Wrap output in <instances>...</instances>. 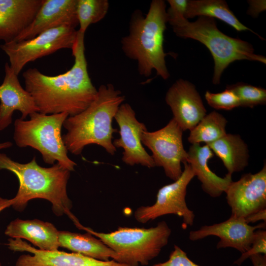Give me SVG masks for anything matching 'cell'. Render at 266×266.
Instances as JSON below:
<instances>
[{
  "label": "cell",
  "instance_id": "2e32d148",
  "mask_svg": "<svg viewBox=\"0 0 266 266\" xmlns=\"http://www.w3.org/2000/svg\"><path fill=\"white\" fill-rule=\"evenodd\" d=\"M77 0H43L31 24L13 40L31 39L48 30L63 26L78 25Z\"/></svg>",
  "mask_w": 266,
  "mask_h": 266
},
{
  "label": "cell",
  "instance_id": "4316f807",
  "mask_svg": "<svg viewBox=\"0 0 266 266\" xmlns=\"http://www.w3.org/2000/svg\"><path fill=\"white\" fill-rule=\"evenodd\" d=\"M204 97L207 103L217 110H231L240 106L237 97L233 91L227 88L218 93L207 91Z\"/></svg>",
  "mask_w": 266,
  "mask_h": 266
},
{
  "label": "cell",
  "instance_id": "d6986e66",
  "mask_svg": "<svg viewBox=\"0 0 266 266\" xmlns=\"http://www.w3.org/2000/svg\"><path fill=\"white\" fill-rule=\"evenodd\" d=\"M187 153V162L201 183L203 191L212 198L219 197L225 192L233 181L232 175L227 173L221 177L210 169L208 162L214 153L209 147L207 144H192Z\"/></svg>",
  "mask_w": 266,
  "mask_h": 266
},
{
  "label": "cell",
  "instance_id": "7402d4cb",
  "mask_svg": "<svg viewBox=\"0 0 266 266\" xmlns=\"http://www.w3.org/2000/svg\"><path fill=\"white\" fill-rule=\"evenodd\" d=\"M207 145L222 160L228 174L241 171L248 165V146L238 134L227 133Z\"/></svg>",
  "mask_w": 266,
  "mask_h": 266
},
{
  "label": "cell",
  "instance_id": "603a6c76",
  "mask_svg": "<svg viewBox=\"0 0 266 266\" xmlns=\"http://www.w3.org/2000/svg\"><path fill=\"white\" fill-rule=\"evenodd\" d=\"M196 16H205L218 19L238 32L250 31L260 39H265L244 25L234 15L224 0H188L184 17L187 20Z\"/></svg>",
  "mask_w": 266,
  "mask_h": 266
},
{
  "label": "cell",
  "instance_id": "5b68a950",
  "mask_svg": "<svg viewBox=\"0 0 266 266\" xmlns=\"http://www.w3.org/2000/svg\"><path fill=\"white\" fill-rule=\"evenodd\" d=\"M173 31L178 37L191 38L205 46L214 62L212 83H220L224 70L232 63L246 60L266 64V58L254 52L249 42L229 36L218 28L215 19L200 16L194 22H189L184 16L168 20Z\"/></svg>",
  "mask_w": 266,
  "mask_h": 266
},
{
  "label": "cell",
  "instance_id": "5bb4252c",
  "mask_svg": "<svg viewBox=\"0 0 266 266\" xmlns=\"http://www.w3.org/2000/svg\"><path fill=\"white\" fill-rule=\"evenodd\" d=\"M165 100L173 118L183 131H191L207 114L202 100L195 86L179 79L168 89Z\"/></svg>",
  "mask_w": 266,
  "mask_h": 266
},
{
  "label": "cell",
  "instance_id": "7c38bea8",
  "mask_svg": "<svg viewBox=\"0 0 266 266\" xmlns=\"http://www.w3.org/2000/svg\"><path fill=\"white\" fill-rule=\"evenodd\" d=\"M231 215L245 219L266 208V165L259 172L246 173L230 184L226 192Z\"/></svg>",
  "mask_w": 266,
  "mask_h": 266
},
{
  "label": "cell",
  "instance_id": "52a82bcc",
  "mask_svg": "<svg viewBox=\"0 0 266 266\" xmlns=\"http://www.w3.org/2000/svg\"><path fill=\"white\" fill-rule=\"evenodd\" d=\"M29 116V120L19 118L15 121L13 138L16 144L37 150L45 163L54 165L57 162L63 168L73 171L77 164L68 157L61 134L62 127L68 114L34 112Z\"/></svg>",
  "mask_w": 266,
  "mask_h": 266
},
{
  "label": "cell",
  "instance_id": "836d02e7",
  "mask_svg": "<svg viewBox=\"0 0 266 266\" xmlns=\"http://www.w3.org/2000/svg\"><path fill=\"white\" fill-rule=\"evenodd\" d=\"M13 202V198L7 199L0 197V213L6 208L12 206Z\"/></svg>",
  "mask_w": 266,
  "mask_h": 266
},
{
  "label": "cell",
  "instance_id": "9a60e30c",
  "mask_svg": "<svg viewBox=\"0 0 266 266\" xmlns=\"http://www.w3.org/2000/svg\"><path fill=\"white\" fill-rule=\"evenodd\" d=\"M266 228V222L251 226L244 219L231 215L227 220L210 225H204L196 231L189 233V238L191 241L202 239L209 236H215L220 238L217 249L232 248L241 254L250 247L254 232Z\"/></svg>",
  "mask_w": 266,
  "mask_h": 266
},
{
  "label": "cell",
  "instance_id": "3957f363",
  "mask_svg": "<svg viewBox=\"0 0 266 266\" xmlns=\"http://www.w3.org/2000/svg\"><path fill=\"white\" fill-rule=\"evenodd\" d=\"M0 169L11 171L19 181V189L11 206L15 210L21 212L29 201L42 199L51 202L56 216L66 214L73 221L77 219L70 212L72 204L67 194L69 170L58 163L49 167L40 166L35 157L28 163L21 164L2 153H0Z\"/></svg>",
  "mask_w": 266,
  "mask_h": 266
},
{
  "label": "cell",
  "instance_id": "30bf717a",
  "mask_svg": "<svg viewBox=\"0 0 266 266\" xmlns=\"http://www.w3.org/2000/svg\"><path fill=\"white\" fill-rule=\"evenodd\" d=\"M183 132L172 118L163 128L151 132L144 131L141 136L142 144L152 152L155 166L162 167L166 175L173 181L181 176V163L187 162L188 159L183 144Z\"/></svg>",
  "mask_w": 266,
  "mask_h": 266
},
{
  "label": "cell",
  "instance_id": "7a4b0ae2",
  "mask_svg": "<svg viewBox=\"0 0 266 266\" xmlns=\"http://www.w3.org/2000/svg\"><path fill=\"white\" fill-rule=\"evenodd\" d=\"M125 100L120 91L111 84L101 85L96 97L84 110L68 116L63 127L67 132L62 136L64 143L71 154H80L85 146L96 144L114 155L116 148L113 144V119Z\"/></svg>",
  "mask_w": 266,
  "mask_h": 266
},
{
  "label": "cell",
  "instance_id": "83f0119b",
  "mask_svg": "<svg viewBox=\"0 0 266 266\" xmlns=\"http://www.w3.org/2000/svg\"><path fill=\"white\" fill-rule=\"evenodd\" d=\"M260 254L266 255V231L262 229L254 232L250 247L245 252L241 254V256L233 264L240 266L251 256Z\"/></svg>",
  "mask_w": 266,
  "mask_h": 266
},
{
  "label": "cell",
  "instance_id": "d6a6232c",
  "mask_svg": "<svg viewBox=\"0 0 266 266\" xmlns=\"http://www.w3.org/2000/svg\"><path fill=\"white\" fill-rule=\"evenodd\" d=\"M249 258L253 266H266V255L256 254Z\"/></svg>",
  "mask_w": 266,
  "mask_h": 266
},
{
  "label": "cell",
  "instance_id": "cb8c5ba5",
  "mask_svg": "<svg viewBox=\"0 0 266 266\" xmlns=\"http://www.w3.org/2000/svg\"><path fill=\"white\" fill-rule=\"evenodd\" d=\"M227 122L222 114L215 111H212L190 131L188 140L192 144L204 142L207 145L213 142L227 133Z\"/></svg>",
  "mask_w": 266,
  "mask_h": 266
},
{
  "label": "cell",
  "instance_id": "1f68e13d",
  "mask_svg": "<svg viewBox=\"0 0 266 266\" xmlns=\"http://www.w3.org/2000/svg\"><path fill=\"white\" fill-rule=\"evenodd\" d=\"M244 221L248 224L254 223L260 221L266 222V208L262 209L250 215L247 216L244 219Z\"/></svg>",
  "mask_w": 266,
  "mask_h": 266
},
{
  "label": "cell",
  "instance_id": "8992f818",
  "mask_svg": "<svg viewBox=\"0 0 266 266\" xmlns=\"http://www.w3.org/2000/svg\"><path fill=\"white\" fill-rule=\"evenodd\" d=\"M100 239L118 256V262L130 266H146L167 244L171 229L164 221L149 228L119 227L109 233L98 232L75 224Z\"/></svg>",
  "mask_w": 266,
  "mask_h": 266
},
{
  "label": "cell",
  "instance_id": "ba28073f",
  "mask_svg": "<svg viewBox=\"0 0 266 266\" xmlns=\"http://www.w3.org/2000/svg\"><path fill=\"white\" fill-rule=\"evenodd\" d=\"M77 33L75 28L63 26L46 31L31 39L4 43L0 47L8 57L10 67L18 75L29 63L62 49H72Z\"/></svg>",
  "mask_w": 266,
  "mask_h": 266
},
{
  "label": "cell",
  "instance_id": "9c48e42d",
  "mask_svg": "<svg viewBox=\"0 0 266 266\" xmlns=\"http://www.w3.org/2000/svg\"><path fill=\"white\" fill-rule=\"evenodd\" d=\"M183 165L180 177L158 190L154 204L136 208L134 217L138 222L144 224L164 215L174 214L182 218L183 229L193 225L195 215L187 206L186 196L187 186L195 176L187 162Z\"/></svg>",
  "mask_w": 266,
  "mask_h": 266
},
{
  "label": "cell",
  "instance_id": "d4e9b609",
  "mask_svg": "<svg viewBox=\"0 0 266 266\" xmlns=\"http://www.w3.org/2000/svg\"><path fill=\"white\" fill-rule=\"evenodd\" d=\"M109 7L107 0H77L76 14L79 26L78 31L85 33L90 25L105 17Z\"/></svg>",
  "mask_w": 266,
  "mask_h": 266
},
{
  "label": "cell",
  "instance_id": "277c9868",
  "mask_svg": "<svg viewBox=\"0 0 266 266\" xmlns=\"http://www.w3.org/2000/svg\"><path fill=\"white\" fill-rule=\"evenodd\" d=\"M167 23L166 4L163 0H153L145 16L140 10L133 13L129 34L121 41L125 55L137 62L139 73L149 77L153 69L164 80L170 74L165 58L163 43Z\"/></svg>",
  "mask_w": 266,
  "mask_h": 266
},
{
  "label": "cell",
  "instance_id": "8fae6325",
  "mask_svg": "<svg viewBox=\"0 0 266 266\" xmlns=\"http://www.w3.org/2000/svg\"><path fill=\"white\" fill-rule=\"evenodd\" d=\"M119 127L120 137L113 141L116 147L123 149L122 161L126 165H136L152 168L155 166L151 156L145 150L141 142V136L147 131L146 125L137 120L131 106L122 103L114 117Z\"/></svg>",
  "mask_w": 266,
  "mask_h": 266
},
{
  "label": "cell",
  "instance_id": "6da1fadb",
  "mask_svg": "<svg viewBox=\"0 0 266 266\" xmlns=\"http://www.w3.org/2000/svg\"><path fill=\"white\" fill-rule=\"evenodd\" d=\"M84 37L85 33L78 31L71 49L74 64L67 71L50 76L36 68H29L23 72L25 89L33 99L39 112L73 116L86 109L95 99L98 89L88 71Z\"/></svg>",
  "mask_w": 266,
  "mask_h": 266
},
{
  "label": "cell",
  "instance_id": "e575fe53",
  "mask_svg": "<svg viewBox=\"0 0 266 266\" xmlns=\"http://www.w3.org/2000/svg\"><path fill=\"white\" fill-rule=\"evenodd\" d=\"M12 143L9 141H6L3 143H0V150L3 149H6L12 146Z\"/></svg>",
  "mask_w": 266,
  "mask_h": 266
},
{
  "label": "cell",
  "instance_id": "e0dca14e",
  "mask_svg": "<svg viewBox=\"0 0 266 266\" xmlns=\"http://www.w3.org/2000/svg\"><path fill=\"white\" fill-rule=\"evenodd\" d=\"M0 131L11 124L12 114L15 110L21 112L22 120L38 112L33 99L22 87L18 75L7 62L4 65V79L0 85Z\"/></svg>",
  "mask_w": 266,
  "mask_h": 266
},
{
  "label": "cell",
  "instance_id": "ac0fdd59",
  "mask_svg": "<svg viewBox=\"0 0 266 266\" xmlns=\"http://www.w3.org/2000/svg\"><path fill=\"white\" fill-rule=\"evenodd\" d=\"M43 0H0V40L13 41L32 22Z\"/></svg>",
  "mask_w": 266,
  "mask_h": 266
},
{
  "label": "cell",
  "instance_id": "44dd1931",
  "mask_svg": "<svg viewBox=\"0 0 266 266\" xmlns=\"http://www.w3.org/2000/svg\"><path fill=\"white\" fill-rule=\"evenodd\" d=\"M60 247L72 252L101 261L110 259L118 262L117 254L100 239L87 232L80 233L69 231H60L58 233Z\"/></svg>",
  "mask_w": 266,
  "mask_h": 266
},
{
  "label": "cell",
  "instance_id": "d590c367",
  "mask_svg": "<svg viewBox=\"0 0 266 266\" xmlns=\"http://www.w3.org/2000/svg\"><path fill=\"white\" fill-rule=\"evenodd\" d=\"M0 266H2V265L0 263Z\"/></svg>",
  "mask_w": 266,
  "mask_h": 266
},
{
  "label": "cell",
  "instance_id": "f546056e",
  "mask_svg": "<svg viewBox=\"0 0 266 266\" xmlns=\"http://www.w3.org/2000/svg\"><path fill=\"white\" fill-rule=\"evenodd\" d=\"M169 7L166 10L167 18L185 15L188 0H168Z\"/></svg>",
  "mask_w": 266,
  "mask_h": 266
},
{
  "label": "cell",
  "instance_id": "ffe728a7",
  "mask_svg": "<svg viewBox=\"0 0 266 266\" xmlns=\"http://www.w3.org/2000/svg\"><path fill=\"white\" fill-rule=\"evenodd\" d=\"M59 232L53 224L48 222L17 218L9 223L4 233L10 238L27 240L39 250L54 251L58 250L60 247Z\"/></svg>",
  "mask_w": 266,
  "mask_h": 266
},
{
  "label": "cell",
  "instance_id": "484cf974",
  "mask_svg": "<svg viewBox=\"0 0 266 266\" xmlns=\"http://www.w3.org/2000/svg\"><path fill=\"white\" fill-rule=\"evenodd\" d=\"M238 98L241 107L253 108L266 103V90L243 82L227 85Z\"/></svg>",
  "mask_w": 266,
  "mask_h": 266
},
{
  "label": "cell",
  "instance_id": "4fadbf2b",
  "mask_svg": "<svg viewBox=\"0 0 266 266\" xmlns=\"http://www.w3.org/2000/svg\"><path fill=\"white\" fill-rule=\"evenodd\" d=\"M6 245L14 252H28L21 255L15 266H130L113 260L101 261L76 253L43 251L19 238H10Z\"/></svg>",
  "mask_w": 266,
  "mask_h": 266
},
{
  "label": "cell",
  "instance_id": "f1b7e54d",
  "mask_svg": "<svg viewBox=\"0 0 266 266\" xmlns=\"http://www.w3.org/2000/svg\"><path fill=\"white\" fill-rule=\"evenodd\" d=\"M153 266H200L191 261L187 253L180 247L174 245L168 260L163 263L155 264Z\"/></svg>",
  "mask_w": 266,
  "mask_h": 266
},
{
  "label": "cell",
  "instance_id": "4dcf8cb0",
  "mask_svg": "<svg viewBox=\"0 0 266 266\" xmlns=\"http://www.w3.org/2000/svg\"><path fill=\"white\" fill-rule=\"evenodd\" d=\"M249 7L247 10V14L256 18L259 14L266 10V0H248Z\"/></svg>",
  "mask_w": 266,
  "mask_h": 266
}]
</instances>
